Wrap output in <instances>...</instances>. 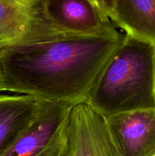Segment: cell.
Here are the masks:
<instances>
[{
    "label": "cell",
    "mask_w": 155,
    "mask_h": 156,
    "mask_svg": "<svg viewBox=\"0 0 155 156\" xmlns=\"http://www.w3.org/2000/svg\"><path fill=\"white\" fill-rule=\"evenodd\" d=\"M125 36L70 35L0 50V91L43 101L85 102Z\"/></svg>",
    "instance_id": "6da1fadb"
},
{
    "label": "cell",
    "mask_w": 155,
    "mask_h": 156,
    "mask_svg": "<svg viewBox=\"0 0 155 156\" xmlns=\"http://www.w3.org/2000/svg\"><path fill=\"white\" fill-rule=\"evenodd\" d=\"M103 117L155 109V44L126 35L85 100Z\"/></svg>",
    "instance_id": "7a4b0ae2"
},
{
    "label": "cell",
    "mask_w": 155,
    "mask_h": 156,
    "mask_svg": "<svg viewBox=\"0 0 155 156\" xmlns=\"http://www.w3.org/2000/svg\"><path fill=\"white\" fill-rule=\"evenodd\" d=\"M73 106L43 101L31 123L2 156L59 155L65 143Z\"/></svg>",
    "instance_id": "3957f363"
},
{
    "label": "cell",
    "mask_w": 155,
    "mask_h": 156,
    "mask_svg": "<svg viewBox=\"0 0 155 156\" xmlns=\"http://www.w3.org/2000/svg\"><path fill=\"white\" fill-rule=\"evenodd\" d=\"M68 36L47 19L43 0H0V50Z\"/></svg>",
    "instance_id": "277c9868"
},
{
    "label": "cell",
    "mask_w": 155,
    "mask_h": 156,
    "mask_svg": "<svg viewBox=\"0 0 155 156\" xmlns=\"http://www.w3.org/2000/svg\"><path fill=\"white\" fill-rule=\"evenodd\" d=\"M58 156H122L112 142L105 118L85 102L70 113L65 143Z\"/></svg>",
    "instance_id": "5b68a950"
},
{
    "label": "cell",
    "mask_w": 155,
    "mask_h": 156,
    "mask_svg": "<svg viewBox=\"0 0 155 156\" xmlns=\"http://www.w3.org/2000/svg\"><path fill=\"white\" fill-rule=\"evenodd\" d=\"M47 19L69 35L113 36L119 32L91 0H43Z\"/></svg>",
    "instance_id": "8992f818"
},
{
    "label": "cell",
    "mask_w": 155,
    "mask_h": 156,
    "mask_svg": "<svg viewBox=\"0 0 155 156\" xmlns=\"http://www.w3.org/2000/svg\"><path fill=\"white\" fill-rule=\"evenodd\" d=\"M105 120L122 156H155V109L121 113Z\"/></svg>",
    "instance_id": "52a82bcc"
},
{
    "label": "cell",
    "mask_w": 155,
    "mask_h": 156,
    "mask_svg": "<svg viewBox=\"0 0 155 156\" xmlns=\"http://www.w3.org/2000/svg\"><path fill=\"white\" fill-rule=\"evenodd\" d=\"M42 102L23 94L0 95V156L28 127Z\"/></svg>",
    "instance_id": "ba28073f"
},
{
    "label": "cell",
    "mask_w": 155,
    "mask_h": 156,
    "mask_svg": "<svg viewBox=\"0 0 155 156\" xmlns=\"http://www.w3.org/2000/svg\"><path fill=\"white\" fill-rule=\"evenodd\" d=\"M111 21L126 35L155 44V0H115Z\"/></svg>",
    "instance_id": "9c48e42d"
},
{
    "label": "cell",
    "mask_w": 155,
    "mask_h": 156,
    "mask_svg": "<svg viewBox=\"0 0 155 156\" xmlns=\"http://www.w3.org/2000/svg\"><path fill=\"white\" fill-rule=\"evenodd\" d=\"M91 1L97 5L109 19H112L113 16L115 0H91Z\"/></svg>",
    "instance_id": "30bf717a"
}]
</instances>
